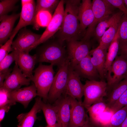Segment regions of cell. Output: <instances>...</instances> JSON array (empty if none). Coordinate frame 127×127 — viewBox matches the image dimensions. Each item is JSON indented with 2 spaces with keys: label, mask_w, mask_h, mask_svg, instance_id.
Here are the masks:
<instances>
[{
  "label": "cell",
  "mask_w": 127,
  "mask_h": 127,
  "mask_svg": "<svg viewBox=\"0 0 127 127\" xmlns=\"http://www.w3.org/2000/svg\"><path fill=\"white\" fill-rule=\"evenodd\" d=\"M127 89V76L107 92L105 101L109 109Z\"/></svg>",
  "instance_id": "603a6c76"
},
{
  "label": "cell",
  "mask_w": 127,
  "mask_h": 127,
  "mask_svg": "<svg viewBox=\"0 0 127 127\" xmlns=\"http://www.w3.org/2000/svg\"><path fill=\"white\" fill-rule=\"evenodd\" d=\"M66 6L63 22L58 33V40L63 43L73 40H78L80 35L78 18L80 0L65 1Z\"/></svg>",
  "instance_id": "6da1fadb"
},
{
  "label": "cell",
  "mask_w": 127,
  "mask_h": 127,
  "mask_svg": "<svg viewBox=\"0 0 127 127\" xmlns=\"http://www.w3.org/2000/svg\"><path fill=\"white\" fill-rule=\"evenodd\" d=\"M41 35L25 28L21 29L16 38L13 41L12 47L14 50L29 52L31 47L39 40Z\"/></svg>",
  "instance_id": "30bf717a"
},
{
  "label": "cell",
  "mask_w": 127,
  "mask_h": 127,
  "mask_svg": "<svg viewBox=\"0 0 127 127\" xmlns=\"http://www.w3.org/2000/svg\"><path fill=\"white\" fill-rule=\"evenodd\" d=\"M37 54V62L49 63L59 67L67 58V50L63 43L58 40L46 41Z\"/></svg>",
  "instance_id": "7a4b0ae2"
},
{
  "label": "cell",
  "mask_w": 127,
  "mask_h": 127,
  "mask_svg": "<svg viewBox=\"0 0 127 127\" xmlns=\"http://www.w3.org/2000/svg\"><path fill=\"white\" fill-rule=\"evenodd\" d=\"M32 0H21V6L28 3L32 1Z\"/></svg>",
  "instance_id": "7bdbcfd3"
},
{
  "label": "cell",
  "mask_w": 127,
  "mask_h": 127,
  "mask_svg": "<svg viewBox=\"0 0 127 127\" xmlns=\"http://www.w3.org/2000/svg\"><path fill=\"white\" fill-rule=\"evenodd\" d=\"M127 116V105L116 112L103 127H119Z\"/></svg>",
  "instance_id": "f1b7e54d"
},
{
  "label": "cell",
  "mask_w": 127,
  "mask_h": 127,
  "mask_svg": "<svg viewBox=\"0 0 127 127\" xmlns=\"http://www.w3.org/2000/svg\"><path fill=\"white\" fill-rule=\"evenodd\" d=\"M127 76V74H126V76Z\"/></svg>",
  "instance_id": "7dc6e473"
},
{
  "label": "cell",
  "mask_w": 127,
  "mask_h": 127,
  "mask_svg": "<svg viewBox=\"0 0 127 127\" xmlns=\"http://www.w3.org/2000/svg\"><path fill=\"white\" fill-rule=\"evenodd\" d=\"M16 34H13L9 39L3 45L0 46V62L10 52L13 50L12 47L13 40Z\"/></svg>",
  "instance_id": "e575fe53"
},
{
  "label": "cell",
  "mask_w": 127,
  "mask_h": 127,
  "mask_svg": "<svg viewBox=\"0 0 127 127\" xmlns=\"http://www.w3.org/2000/svg\"><path fill=\"white\" fill-rule=\"evenodd\" d=\"M14 50L15 64L18 66L24 75L31 79L33 75V70L35 64L37 62V55H31L28 52Z\"/></svg>",
  "instance_id": "4fadbf2b"
},
{
  "label": "cell",
  "mask_w": 127,
  "mask_h": 127,
  "mask_svg": "<svg viewBox=\"0 0 127 127\" xmlns=\"http://www.w3.org/2000/svg\"><path fill=\"white\" fill-rule=\"evenodd\" d=\"M86 109L89 114L90 122L94 127L99 123L100 114L104 112H108L109 108L103 100L93 104Z\"/></svg>",
  "instance_id": "cb8c5ba5"
},
{
  "label": "cell",
  "mask_w": 127,
  "mask_h": 127,
  "mask_svg": "<svg viewBox=\"0 0 127 127\" xmlns=\"http://www.w3.org/2000/svg\"><path fill=\"white\" fill-rule=\"evenodd\" d=\"M31 81L24 75L18 66L15 64L12 72L5 79L2 87L10 92L20 88L22 86L28 85Z\"/></svg>",
  "instance_id": "5bb4252c"
},
{
  "label": "cell",
  "mask_w": 127,
  "mask_h": 127,
  "mask_svg": "<svg viewBox=\"0 0 127 127\" xmlns=\"http://www.w3.org/2000/svg\"><path fill=\"white\" fill-rule=\"evenodd\" d=\"M15 52L13 50L0 62V71L9 69L11 64L15 61Z\"/></svg>",
  "instance_id": "d590c367"
},
{
  "label": "cell",
  "mask_w": 127,
  "mask_h": 127,
  "mask_svg": "<svg viewBox=\"0 0 127 127\" xmlns=\"http://www.w3.org/2000/svg\"><path fill=\"white\" fill-rule=\"evenodd\" d=\"M72 67L80 78L97 81L99 78L100 79L98 73L91 62L89 55Z\"/></svg>",
  "instance_id": "ac0fdd59"
},
{
  "label": "cell",
  "mask_w": 127,
  "mask_h": 127,
  "mask_svg": "<svg viewBox=\"0 0 127 127\" xmlns=\"http://www.w3.org/2000/svg\"><path fill=\"white\" fill-rule=\"evenodd\" d=\"M11 106L10 104H8L0 107V122L4 119L5 113L8 111Z\"/></svg>",
  "instance_id": "ab89813d"
},
{
  "label": "cell",
  "mask_w": 127,
  "mask_h": 127,
  "mask_svg": "<svg viewBox=\"0 0 127 127\" xmlns=\"http://www.w3.org/2000/svg\"><path fill=\"white\" fill-rule=\"evenodd\" d=\"M107 0L114 7L118 8L124 14L127 15V8L123 0Z\"/></svg>",
  "instance_id": "74e56055"
},
{
  "label": "cell",
  "mask_w": 127,
  "mask_h": 127,
  "mask_svg": "<svg viewBox=\"0 0 127 127\" xmlns=\"http://www.w3.org/2000/svg\"><path fill=\"white\" fill-rule=\"evenodd\" d=\"M69 97L71 107L70 117L68 127H83L90 121L86 113L83 102Z\"/></svg>",
  "instance_id": "8fae6325"
},
{
  "label": "cell",
  "mask_w": 127,
  "mask_h": 127,
  "mask_svg": "<svg viewBox=\"0 0 127 127\" xmlns=\"http://www.w3.org/2000/svg\"><path fill=\"white\" fill-rule=\"evenodd\" d=\"M119 50L121 54L127 56V45L119 46Z\"/></svg>",
  "instance_id": "60d3db41"
},
{
  "label": "cell",
  "mask_w": 127,
  "mask_h": 127,
  "mask_svg": "<svg viewBox=\"0 0 127 127\" xmlns=\"http://www.w3.org/2000/svg\"><path fill=\"white\" fill-rule=\"evenodd\" d=\"M40 105L47 125L50 127H58L57 110L56 107L53 104L46 103L42 100L41 101Z\"/></svg>",
  "instance_id": "484cf974"
},
{
  "label": "cell",
  "mask_w": 127,
  "mask_h": 127,
  "mask_svg": "<svg viewBox=\"0 0 127 127\" xmlns=\"http://www.w3.org/2000/svg\"><path fill=\"white\" fill-rule=\"evenodd\" d=\"M12 70L11 68L0 71V87H2L4 80Z\"/></svg>",
  "instance_id": "f35d334b"
},
{
  "label": "cell",
  "mask_w": 127,
  "mask_h": 127,
  "mask_svg": "<svg viewBox=\"0 0 127 127\" xmlns=\"http://www.w3.org/2000/svg\"><path fill=\"white\" fill-rule=\"evenodd\" d=\"M20 13L7 15L0 18V44L1 46L10 37L15 23L20 17Z\"/></svg>",
  "instance_id": "ffe728a7"
},
{
  "label": "cell",
  "mask_w": 127,
  "mask_h": 127,
  "mask_svg": "<svg viewBox=\"0 0 127 127\" xmlns=\"http://www.w3.org/2000/svg\"><path fill=\"white\" fill-rule=\"evenodd\" d=\"M53 66L52 64L46 65L40 64L31 79L36 88L37 95L42 98L45 103L48 100V94L55 76Z\"/></svg>",
  "instance_id": "3957f363"
},
{
  "label": "cell",
  "mask_w": 127,
  "mask_h": 127,
  "mask_svg": "<svg viewBox=\"0 0 127 127\" xmlns=\"http://www.w3.org/2000/svg\"><path fill=\"white\" fill-rule=\"evenodd\" d=\"M92 4L94 19L92 23L87 28L82 40L89 41L93 35L98 24L109 17L114 11L115 8L107 0H93Z\"/></svg>",
  "instance_id": "5b68a950"
},
{
  "label": "cell",
  "mask_w": 127,
  "mask_h": 127,
  "mask_svg": "<svg viewBox=\"0 0 127 127\" xmlns=\"http://www.w3.org/2000/svg\"><path fill=\"white\" fill-rule=\"evenodd\" d=\"M80 78L70 64L67 83L64 93L79 101L82 102L84 85L82 83Z\"/></svg>",
  "instance_id": "7c38bea8"
},
{
  "label": "cell",
  "mask_w": 127,
  "mask_h": 127,
  "mask_svg": "<svg viewBox=\"0 0 127 127\" xmlns=\"http://www.w3.org/2000/svg\"><path fill=\"white\" fill-rule=\"evenodd\" d=\"M67 57L73 67L89 55L90 44L89 41L73 40L67 42Z\"/></svg>",
  "instance_id": "9c48e42d"
},
{
  "label": "cell",
  "mask_w": 127,
  "mask_h": 127,
  "mask_svg": "<svg viewBox=\"0 0 127 127\" xmlns=\"http://www.w3.org/2000/svg\"><path fill=\"white\" fill-rule=\"evenodd\" d=\"M127 105V89L119 99L110 107L108 112L114 114Z\"/></svg>",
  "instance_id": "836d02e7"
},
{
  "label": "cell",
  "mask_w": 127,
  "mask_h": 127,
  "mask_svg": "<svg viewBox=\"0 0 127 127\" xmlns=\"http://www.w3.org/2000/svg\"><path fill=\"white\" fill-rule=\"evenodd\" d=\"M120 19L116 21L104 32L99 41L98 47L108 49L117 33Z\"/></svg>",
  "instance_id": "83f0119b"
},
{
  "label": "cell",
  "mask_w": 127,
  "mask_h": 127,
  "mask_svg": "<svg viewBox=\"0 0 127 127\" xmlns=\"http://www.w3.org/2000/svg\"><path fill=\"white\" fill-rule=\"evenodd\" d=\"M127 73V56L118 55L107 72L105 77L107 84V92L124 79Z\"/></svg>",
  "instance_id": "52a82bcc"
},
{
  "label": "cell",
  "mask_w": 127,
  "mask_h": 127,
  "mask_svg": "<svg viewBox=\"0 0 127 127\" xmlns=\"http://www.w3.org/2000/svg\"><path fill=\"white\" fill-rule=\"evenodd\" d=\"M41 98H36L33 107L29 112L22 113L17 117L18 124V127H33L37 119V114L42 110L40 105Z\"/></svg>",
  "instance_id": "44dd1931"
},
{
  "label": "cell",
  "mask_w": 127,
  "mask_h": 127,
  "mask_svg": "<svg viewBox=\"0 0 127 127\" xmlns=\"http://www.w3.org/2000/svg\"><path fill=\"white\" fill-rule=\"evenodd\" d=\"M123 14V12L120 11L113 14L107 19L100 22L96 26L93 35L99 41L107 29L116 21L120 19Z\"/></svg>",
  "instance_id": "d4e9b609"
},
{
  "label": "cell",
  "mask_w": 127,
  "mask_h": 127,
  "mask_svg": "<svg viewBox=\"0 0 127 127\" xmlns=\"http://www.w3.org/2000/svg\"><path fill=\"white\" fill-rule=\"evenodd\" d=\"M36 5L34 0L30 2L21 6L20 19L17 25L13 30L11 36L16 34L23 27L34 25L35 17Z\"/></svg>",
  "instance_id": "e0dca14e"
},
{
  "label": "cell",
  "mask_w": 127,
  "mask_h": 127,
  "mask_svg": "<svg viewBox=\"0 0 127 127\" xmlns=\"http://www.w3.org/2000/svg\"><path fill=\"white\" fill-rule=\"evenodd\" d=\"M53 104L57 110L58 127H68L70 117L69 97L64 93Z\"/></svg>",
  "instance_id": "9a60e30c"
},
{
  "label": "cell",
  "mask_w": 127,
  "mask_h": 127,
  "mask_svg": "<svg viewBox=\"0 0 127 127\" xmlns=\"http://www.w3.org/2000/svg\"><path fill=\"white\" fill-rule=\"evenodd\" d=\"M65 1L61 0L54 12L52 19L39 40L33 45L30 48V51L38 46L44 43L53 36L59 30L63 20L64 9V4Z\"/></svg>",
  "instance_id": "ba28073f"
},
{
  "label": "cell",
  "mask_w": 127,
  "mask_h": 127,
  "mask_svg": "<svg viewBox=\"0 0 127 127\" xmlns=\"http://www.w3.org/2000/svg\"><path fill=\"white\" fill-rule=\"evenodd\" d=\"M46 127H49V126H47Z\"/></svg>",
  "instance_id": "bcb514c9"
},
{
  "label": "cell",
  "mask_w": 127,
  "mask_h": 127,
  "mask_svg": "<svg viewBox=\"0 0 127 127\" xmlns=\"http://www.w3.org/2000/svg\"><path fill=\"white\" fill-rule=\"evenodd\" d=\"M124 3L127 8V0H123Z\"/></svg>",
  "instance_id": "ee69618b"
},
{
  "label": "cell",
  "mask_w": 127,
  "mask_h": 127,
  "mask_svg": "<svg viewBox=\"0 0 127 127\" xmlns=\"http://www.w3.org/2000/svg\"><path fill=\"white\" fill-rule=\"evenodd\" d=\"M78 18L81 34L84 32L86 29L90 25L94 19L91 0H82L79 9Z\"/></svg>",
  "instance_id": "d6986e66"
},
{
  "label": "cell",
  "mask_w": 127,
  "mask_h": 127,
  "mask_svg": "<svg viewBox=\"0 0 127 127\" xmlns=\"http://www.w3.org/2000/svg\"><path fill=\"white\" fill-rule=\"evenodd\" d=\"M119 127H127V116Z\"/></svg>",
  "instance_id": "b9f144b4"
},
{
  "label": "cell",
  "mask_w": 127,
  "mask_h": 127,
  "mask_svg": "<svg viewBox=\"0 0 127 127\" xmlns=\"http://www.w3.org/2000/svg\"><path fill=\"white\" fill-rule=\"evenodd\" d=\"M18 0H1L0 1V18L8 15L14 9Z\"/></svg>",
  "instance_id": "d6a6232c"
},
{
  "label": "cell",
  "mask_w": 127,
  "mask_h": 127,
  "mask_svg": "<svg viewBox=\"0 0 127 127\" xmlns=\"http://www.w3.org/2000/svg\"><path fill=\"white\" fill-rule=\"evenodd\" d=\"M10 92L3 87H0V107L8 104H15L10 99Z\"/></svg>",
  "instance_id": "8d00e7d4"
},
{
  "label": "cell",
  "mask_w": 127,
  "mask_h": 127,
  "mask_svg": "<svg viewBox=\"0 0 127 127\" xmlns=\"http://www.w3.org/2000/svg\"><path fill=\"white\" fill-rule=\"evenodd\" d=\"M52 14L48 12L42 11L39 12L35 16L34 26L36 29L40 27H47L52 18Z\"/></svg>",
  "instance_id": "4dcf8cb0"
},
{
  "label": "cell",
  "mask_w": 127,
  "mask_h": 127,
  "mask_svg": "<svg viewBox=\"0 0 127 127\" xmlns=\"http://www.w3.org/2000/svg\"><path fill=\"white\" fill-rule=\"evenodd\" d=\"M70 64V61L67 58L58 67L48 94V100L49 103L55 102L64 92L68 80Z\"/></svg>",
  "instance_id": "8992f818"
},
{
  "label": "cell",
  "mask_w": 127,
  "mask_h": 127,
  "mask_svg": "<svg viewBox=\"0 0 127 127\" xmlns=\"http://www.w3.org/2000/svg\"><path fill=\"white\" fill-rule=\"evenodd\" d=\"M107 50L97 47L90 50L89 53L91 61L98 72L102 81H104L105 78L104 67Z\"/></svg>",
  "instance_id": "7402d4cb"
},
{
  "label": "cell",
  "mask_w": 127,
  "mask_h": 127,
  "mask_svg": "<svg viewBox=\"0 0 127 127\" xmlns=\"http://www.w3.org/2000/svg\"><path fill=\"white\" fill-rule=\"evenodd\" d=\"M119 48V41L118 28L117 33L109 47L107 53L104 67L105 77L108 70L117 55Z\"/></svg>",
  "instance_id": "4316f807"
},
{
  "label": "cell",
  "mask_w": 127,
  "mask_h": 127,
  "mask_svg": "<svg viewBox=\"0 0 127 127\" xmlns=\"http://www.w3.org/2000/svg\"><path fill=\"white\" fill-rule=\"evenodd\" d=\"M107 84L104 81L87 80L84 85L83 104L86 109L93 104L103 100L107 94Z\"/></svg>",
  "instance_id": "277c9868"
},
{
  "label": "cell",
  "mask_w": 127,
  "mask_h": 127,
  "mask_svg": "<svg viewBox=\"0 0 127 127\" xmlns=\"http://www.w3.org/2000/svg\"><path fill=\"white\" fill-rule=\"evenodd\" d=\"M60 0H37L36 5L35 16L39 12H48L51 14L57 7Z\"/></svg>",
  "instance_id": "f546056e"
},
{
  "label": "cell",
  "mask_w": 127,
  "mask_h": 127,
  "mask_svg": "<svg viewBox=\"0 0 127 127\" xmlns=\"http://www.w3.org/2000/svg\"><path fill=\"white\" fill-rule=\"evenodd\" d=\"M119 46L127 45V15L123 14L119 23Z\"/></svg>",
  "instance_id": "1f68e13d"
},
{
  "label": "cell",
  "mask_w": 127,
  "mask_h": 127,
  "mask_svg": "<svg viewBox=\"0 0 127 127\" xmlns=\"http://www.w3.org/2000/svg\"><path fill=\"white\" fill-rule=\"evenodd\" d=\"M87 127L86 126H84L83 127Z\"/></svg>",
  "instance_id": "f6af8a7d"
},
{
  "label": "cell",
  "mask_w": 127,
  "mask_h": 127,
  "mask_svg": "<svg viewBox=\"0 0 127 127\" xmlns=\"http://www.w3.org/2000/svg\"><path fill=\"white\" fill-rule=\"evenodd\" d=\"M37 95V89L33 83L28 86L20 88L9 92V99L12 103L22 104L27 108L30 101Z\"/></svg>",
  "instance_id": "2e32d148"
}]
</instances>
